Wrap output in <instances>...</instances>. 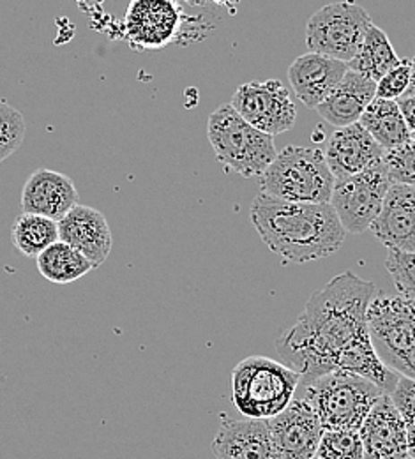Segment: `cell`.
Returning a JSON list of instances; mask_svg holds the SVG:
<instances>
[{
  "mask_svg": "<svg viewBox=\"0 0 415 459\" xmlns=\"http://www.w3.org/2000/svg\"><path fill=\"white\" fill-rule=\"evenodd\" d=\"M412 140L415 142V131H412Z\"/></svg>",
  "mask_w": 415,
  "mask_h": 459,
  "instance_id": "38",
  "label": "cell"
},
{
  "mask_svg": "<svg viewBox=\"0 0 415 459\" xmlns=\"http://www.w3.org/2000/svg\"><path fill=\"white\" fill-rule=\"evenodd\" d=\"M376 287L352 271L338 274L320 291L313 293L290 327L276 343L289 368L311 380L334 371L338 353L367 331V307Z\"/></svg>",
  "mask_w": 415,
  "mask_h": 459,
  "instance_id": "1",
  "label": "cell"
},
{
  "mask_svg": "<svg viewBox=\"0 0 415 459\" xmlns=\"http://www.w3.org/2000/svg\"><path fill=\"white\" fill-rule=\"evenodd\" d=\"M385 393L373 382L347 371H333L311 380H300L296 396L307 403L324 431L359 429Z\"/></svg>",
  "mask_w": 415,
  "mask_h": 459,
  "instance_id": "3",
  "label": "cell"
},
{
  "mask_svg": "<svg viewBox=\"0 0 415 459\" xmlns=\"http://www.w3.org/2000/svg\"><path fill=\"white\" fill-rule=\"evenodd\" d=\"M27 122L23 115L5 101H0V165L23 143Z\"/></svg>",
  "mask_w": 415,
  "mask_h": 459,
  "instance_id": "26",
  "label": "cell"
},
{
  "mask_svg": "<svg viewBox=\"0 0 415 459\" xmlns=\"http://www.w3.org/2000/svg\"><path fill=\"white\" fill-rule=\"evenodd\" d=\"M373 25L367 11L356 0H340L320 7L306 25V45L311 54L350 62Z\"/></svg>",
  "mask_w": 415,
  "mask_h": 459,
  "instance_id": "7",
  "label": "cell"
},
{
  "mask_svg": "<svg viewBox=\"0 0 415 459\" xmlns=\"http://www.w3.org/2000/svg\"><path fill=\"white\" fill-rule=\"evenodd\" d=\"M59 240L78 249L94 269L107 262L114 247V235L105 214L80 204L60 220Z\"/></svg>",
  "mask_w": 415,
  "mask_h": 459,
  "instance_id": "14",
  "label": "cell"
},
{
  "mask_svg": "<svg viewBox=\"0 0 415 459\" xmlns=\"http://www.w3.org/2000/svg\"><path fill=\"white\" fill-rule=\"evenodd\" d=\"M207 138L218 161L244 178L260 177L278 154L274 136L246 122L230 103L221 105L211 114Z\"/></svg>",
  "mask_w": 415,
  "mask_h": 459,
  "instance_id": "6",
  "label": "cell"
},
{
  "mask_svg": "<svg viewBox=\"0 0 415 459\" xmlns=\"http://www.w3.org/2000/svg\"><path fill=\"white\" fill-rule=\"evenodd\" d=\"M78 205V191L74 182L48 169L32 173L22 191V209L27 214H38L59 223L60 220Z\"/></svg>",
  "mask_w": 415,
  "mask_h": 459,
  "instance_id": "17",
  "label": "cell"
},
{
  "mask_svg": "<svg viewBox=\"0 0 415 459\" xmlns=\"http://www.w3.org/2000/svg\"><path fill=\"white\" fill-rule=\"evenodd\" d=\"M385 269L391 274L398 293L415 306V253L387 249Z\"/></svg>",
  "mask_w": 415,
  "mask_h": 459,
  "instance_id": "27",
  "label": "cell"
},
{
  "mask_svg": "<svg viewBox=\"0 0 415 459\" xmlns=\"http://www.w3.org/2000/svg\"><path fill=\"white\" fill-rule=\"evenodd\" d=\"M249 218L283 264L302 265L331 256L347 233L331 204H292L264 193L255 196Z\"/></svg>",
  "mask_w": 415,
  "mask_h": 459,
  "instance_id": "2",
  "label": "cell"
},
{
  "mask_svg": "<svg viewBox=\"0 0 415 459\" xmlns=\"http://www.w3.org/2000/svg\"><path fill=\"white\" fill-rule=\"evenodd\" d=\"M389 368L394 373H398L402 377H407V378H411V380L415 382V348L411 350L409 353L402 355L400 359H396Z\"/></svg>",
  "mask_w": 415,
  "mask_h": 459,
  "instance_id": "31",
  "label": "cell"
},
{
  "mask_svg": "<svg viewBox=\"0 0 415 459\" xmlns=\"http://www.w3.org/2000/svg\"><path fill=\"white\" fill-rule=\"evenodd\" d=\"M384 149L357 122L340 127L327 142L325 161L336 180L364 172L384 160Z\"/></svg>",
  "mask_w": 415,
  "mask_h": 459,
  "instance_id": "16",
  "label": "cell"
},
{
  "mask_svg": "<svg viewBox=\"0 0 415 459\" xmlns=\"http://www.w3.org/2000/svg\"><path fill=\"white\" fill-rule=\"evenodd\" d=\"M216 459H283L272 442L267 420L223 415L221 426L212 440Z\"/></svg>",
  "mask_w": 415,
  "mask_h": 459,
  "instance_id": "13",
  "label": "cell"
},
{
  "mask_svg": "<svg viewBox=\"0 0 415 459\" xmlns=\"http://www.w3.org/2000/svg\"><path fill=\"white\" fill-rule=\"evenodd\" d=\"M309 459H322V458H318V456H316V455H315V456H313V458H309Z\"/></svg>",
  "mask_w": 415,
  "mask_h": 459,
  "instance_id": "39",
  "label": "cell"
},
{
  "mask_svg": "<svg viewBox=\"0 0 415 459\" xmlns=\"http://www.w3.org/2000/svg\"><path fill=\"white\" fill-rule=\"evenodd\" d=\"M384 167L393 184H403L415 187V142L409 140L407 143L385 151L384 152Z\"/></svg>",
  "mask_w": 415,
  "mask_h": 459,
  "instance_id": "28",
  "label": "cell"
},
{
  "mask_svg": "<svg viewBox=\"0 0 415 459\" xmlns=\"http://www.w3.org/2000/svg\"><path fill=\"white\" fill-rule=\"evenodd\" d=\"M36 264L39 274L56 285L73 283L94 269V265L78 249L62 240L47 247L36 258Z\"/></svg>",
  "mask_w": 415,
  "mask_h": 459,
  "instance_id": "22",
  "label": "cell"
},
{
  "mask_svg": "<svg viewBox=\"0 0 415 459\" xmlns=\"http://www.w3.org/2000/svg\"><path fill=\"white\" fill-rule=\"evenodd\" d=\"M334 182L325 154L298 145L285 147L260 175L264 195L292 204H329Z\"/></svg>",
  "mask_w": 415,
  "mask_h": 459,
  "instance_id": "5",
  "label": "cell"
},
{
  "mask_svg": "<svg viewBox=\"0 0 415 459\" xmlns=\"http://www.w3.org/2000/svg\"><path fill=\"white\" fill-rule=\"evenodd\" d=\"M411 64H412V78H411V87L407 92H414L415 94V57L411 58Z\"/></svg>",
  "mask_w": 415,
  "mask_h": 459,
  "instance_id": "37",
  "label": "cell"
},
{
  "mask_svg": "<svg viewBox=\"0 0 415 459\" xmlns=\"http://www.w3.org/2000/svg\"><path fill=\"white\" fill-rule=\"evenodd\" d=\"M267 426L283 459L313 458L324 435L315 410L298 396L280 415L269 419Z\"/></svg>",
  "mask_w": 415,
  "mask_h": 459,
  "instance_id": "11",
  "label": "cell"
},
{
  "mask_svg": "<svg viewBox=\"0 0 415 459\" xmlns=\"http://www.w3.org/2000/svg\"><path fill=\"white\" fill-rule=\"evenodd\" d=\"M369 230L387 249L415 253V187L391 184Z\"/></svg>",
  "mask_w": 415,
  "mask_h": 459,
  "instance_id": "15",
  "label": "cell"
},
{
  "mask_svg": "<svg viewBox=\"0 0 415 459\" xmlns=\"http://www.w3.org/2000/svg\"><path fill=\"white\" fill-rule=\"evenodd\" d=\"M59 240V223L38 214H20L11 229L13 246L27 258H38Z\"/></svg>",
  "mask_w": 415,
  "mask_h": 459,
  "instance_id": "24",
  "label": "cell"
},
{
  "mask_svg": "<svg viewBox=\"0 0 415 459\" xmlns=\"http://www.w3.org/2000/svg\"><path fill=\"white\" fill-rule=\"evenodd\" d=\"M375 98L376 83L349 69L327 100L316 107V112L325 122L340 129L357 124Z\"/></svg>",
  "mask_w": 415,
  "mask_h": 459,
  "instance_id": "19",
  "label": "cell"
},
{
  "mask_svg": "<svg viewBox=\"0 0 415 459\" xmlns=\"http://www.w3.org/2000/svg\"><path fill=\"white\" fill-rule=\"evenodd\" d=\"M407 453L409 458L415 459V424L407 426Z\"/></svg>",
  "mask_w": 415,
  "mask_h": 459,
  "instance_id": "34",
  "label": "cell"
},
{
  "mask_svg": "<svg viewBox=\"0 0 415 459\" xmlns=\"http://www.w3.org/2000/svg\"><path fill=\"white\" fill-rule=\"evenodd\" d=\"M359 124L384 151L396 149L412 140V131L409 129L398 103L391 100L375 98L364 110Z\"/></svg>",
  "mask_w": 415,
  "mask_h": 459,
  "instance_id": "21",
  "label": "cell"
},
{
  "mask_svg": "<svg viewBox=\"0 0 415 459\" xmlns=\"http://www.w3.org/2000/svg\"><path fill=\"white\" fill-rule=\"evenodd\" d=\"M316 456L322 459H364L359 429L324 431Z\"/></svg>",
  "mask_w": 415,
  "mask_h": 459,
  "instance_id": "25",
  "label": "cell"
},
{
  "mask_svg": "<svg viewBox=\"0 0 415 459\" xmlns=\"http://www.w3.org/2000/svg\"><path fill=\"white\" fill-rule=\"evenodd\" d=\"M230 105L246 122L269 136L287 133L296 124V103L280 80L240 85Z\"/></svg>",
  "mask_w": 415,
  "mask_h": 459,
  "instance_id": "10",
  "label": "cell"
},
{
  "mask_svg": "<svg viewBox=\"0 0 415 459\" xmlns=\"http://www.w3.org/2000/svg\"><path fill=\"white\" fill-rule=\"evenodd\" d=\"M398 64L400 57L396 56L387 34L373 23L364 38L359 54L349 62V69L376 83Z\"/></svg>",
  "mask_w": 415,
  "mask_h": 459,
  "instance_id": "23",
  "label": "cell"
},
{
  "mask_svg": "<svg viewBox=\"0 0 415 459\" xmlns=\"http://www.w3.org/2000/svg\"><path fill=\"white\" fill-rule=\"evenodd\" d=\"M177 0H131L124 16V38L136 52L163 50L184 29Z\"/></svg>",
  "mask_w": 415,
  "mask_h": 459,
  "instance_id": "9",
  "label": "cell"
},
{
  "mask_svg": "<svg viewBox=\"0 0 415 459\" xmlns=\"http://www.w3.org/2000/svg\"><path fill=\"white\" fill-rule=\"evenodd\" d=\"M411 78H412L411 58H403L380 82H376V98L391 100V101L400 100L409 91Z\"/></svg>",
  "mask_w": 415,
  "mask_h": 459,
  "instance_id": "29",
  "label": "cell"
},
{
  "mask_svg": "<svg viewBox=\"0 0 415 459\" xmlns=\"http://www.w3.org/2000/svg\"><path fill=\"white\" fill-rule=\"evenodd\" d=\"M334 371H347L359 375L378 385L385 394L393 393L400 378L398 373H394L382 362L371 343L367 331L360 333L338 353L334 360Z\"/></svg>",
  "mask_w": 415,
  "mask_h": 459,
  "instance_id": "20",
  "label": "cell"
},
{
  "mask_svg": "<svg viewBox=\"0 0 415 459\" xmlns=\"http://www.w3.org/2000/svg\"><path fill=\"white\" fill-rule=\"evenodd\" d=\"M300 375L280 360L253 355L232 371V400L246 419L269 420L296 398Z\"/></svg>",
  "mask_w": 415,
  "mask_h": 459,
  "instance_id": "4",
  "label": "cell"
},
{
  "mask_svg": "<svg viewBox=\"0 0 415 459\" xmlns=\"http://www.w3.org/2000/svg\"><path fill=\"white\" fill-rule=\"evenodd\" d=\"M74 2H76L78 9H80L82 13H87V14L99 11L101 5L105 4V0H74Z\"/></svg>",
  "mask_w": 415,
  "mask_h": 459,
  "instance_id": "33",
  "label": "cell"
},
{
  "mask_svg": "<svg viewBox=\"0 0 415 459\" xmlns=\"http://www.w3.org/2000/svg\"><path fill=\"white\" fill-rule=\"evenodd\" d=\"M391 402L396 406V410L400 411V415L403 417V420L409 424H415V382L402 377L398 378L396 387L393 389V393L389 394Z\"/></svg>",
  "mask_w": 415,
  "mask_h": 459,
  "instance_id": "30",
  "label": "cell"
},
{
  "mask_svg": "<svg viewBox=\"0 0 415 459\" xmlns=\"http://www.w3.org/2000/svg\"><path fill=\"white\" fill-rule=\"evenodd\" d=\"M391 184L384 161L334 182L329 204L347 233L357 235L371 229Z\"/></svg>",
  "mask_w": 415,
  "mask_h": 459,
  "instance_id": "8",
  "label": "cell"
},
{
  "mask_svg": "<svg viewBox=\"0 0 415 459\" xmlns=\"http://www.w3.org/2000/svg\"><path fill=\"white\" fill-rule=\"evenodd\" d=\"M216 5H221V7H227L232 14H236V11H238V4H240V0H212Z\"/></svg>",
  "mask_w": 415,
  "mask_h": 459,
  "instance_id": "35",
  "label": "cell"
},
{
  "mask_svg": "<svg viewBox=\"0 0 415 459\" xmlns=\"http://www.w3.org/2000/svg\"><path fill=\"white\" fill-rule=\"evenodd\" d=\"M402 115L409 126L411 131H415V94L414 92H405L400 100H396Z\"/></svg>",
  "mask_w": 415,
  "mask_h": 459,
  "instance_id": "32",
  "label": "cell"
},
{
  "mask_svg": "<svg viewBox=\"0 0 415 459\" xmlns=\"http://www.w3.org/2000/svg\"><path fill=\"white\" fill-rule=\"evenodd\" d=\"M364 447V459H409L407 422L384 394L359 428Z\"/></svg>",
  "mask_w": 415,
  "mask_h": 459,
  "instance_id": "12",
  "label": "cell"
},
{
  "mask_svg": "<svg viewBox=\"0 0 415 459\" xmlns=\"http://www.w3.org/2000/svg\"><path fill=\"white\" fill-rule=\"evenodd\" d=\"M178 4H186V5H191V7H203L209 0H177Z\"/></svg>",
  "mask_w": 415,
  "mask_h": 459,
  "instance_id": "36",
  "label": "cell"
},
{
  "mask_svg": "<svg viewBox=\"0 0 415 459\" xmlns=\"http://www.w3.org/2000/svg\"><path fill=\"white\" fill-rule=\"evenodd\" d=\"M347 71V62L309 52L292 62L289 69V80L300 103L306 108L316 110V107L322 105L343 80Z\"/></svg>",
  "mask_w": 415,
  "mask_h": 459,
  "instance_id": "18",
  "label": "cell"
}]
</instances>
